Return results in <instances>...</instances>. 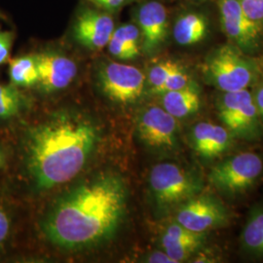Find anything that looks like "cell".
Instances as JSON below:
<instances>
[{"label": "cell", "instance_id": "obj_1", "mask_svg": "<svg viewBox=\"0 0 263 263\" xmlns=\"http://www.w3.org/2000/svg\"><path fill=\"white\" fill-rule=\"evenodd\" d=\"M126 188L114 176H104L79 185L53 207L44 231L54 244L81 249L104 241L122 218Z\"/></svg>", "mask_w": 263, "mask_h": 263}, {"label": "cell", "instance_id": "obj_2", "mask_svg": "<svg viewBox=\"0 0 263 263\" xmlns=\"http://www.w3.org/2000/svg\"><path fill=\"white\" fill-rule=\"evenodd\" d=\"M98 134L79 115L60 114L30 132L28 167L37 187L49 189L73 179L94 149Z\"/></svg>", "mask_w": 263, "mask_h": 263}, {"label": "cell", "instance_id": "obj_3", "mask_svg": "<svg viewBox=\"0 0 263 263\" xmlns=\"http://www.w3.org/2000/svg\"><path fill=\"white\" fill-rule=\"evenodd\" d=\"M203 72L210 84L221 92L247 89L256 78L255 63L233 44L221 45L208 55Z\"/></svg>", "mask_w": 263, "mask_h": 263}, {"label": "cell", "instance_id": "obj_4", "mask_svg": "<svg viewBox=\"0 0 263 263\" xmlns=\"http://www.w3.org/2000/svg\"><path fill=\"white\" fill-rule=\"evenodd\" d=\"M149 184L160 206L184 203L202 190V182L174 163H161L151 170Z\"/></svg>", "mask_w": 263, "mask_h": 263}, {"label": "cell", "instance_id": "obj_5", "mask_svg": "<svg viewBox=\"0 0 263 263\" xmlns=\"http://www.w3.org/2000/svg\"><path fill=\"white\" fill-rule=\"evenodd\" d=\"M262 171L263 160L258 154L242 152L217 164L211 170L208 179L217 190L236 194L251 187Z\"/></svg>", "mask_w": 263, "mask_h": 263}, {"label": "cell", "instance_id": "obj_6", "mask_svg": "<svg viewBox=\"0 0 263 263\" xmlns=\"http://www.w3.org/2000/svg\"><path fill=\"white\" fill-rule=\"evenodd\" d=\"M217 109L220 120L231 134L248 138L258 129L259 114L254 96L248 89L222 92L217 102Z\"/></svg>", "mask_w": 263, "mask_h": 263}, {"label": "cell", "instance_id": "obj_7", "mask_svg": "<svg viewBox=\"0 0 263 263\" xmlns=\"http://www.w3.org/2000/svg\"><path fill=\"white\" fill-rule=\"evenodd\" d=\"M100 85L110 100L130 104L140 99L145 82L141 69L119 63H110L102 67L99 76Z\"/></svg>", "mask_w": 263, "mask_h": 263}, {"label": "cell", "instance_id": "obj_8", "mask_svg": "<svg viewBox=\"0 0 263 263\" xmlns=\"http://www.w3.org/2000/svg\"><path fill=\"white\" fill-rule=\"evenodd\" d=\"M228 213L216 198L209 194H197L183 203L177 216L180 226L196 233H205L224 226Z\"/></svg>", "mask_w": 263, "mask_h": 263}, {"label": "cell", "instance_id": "obj_9", "mask_svg": "<svg viewBox=\"0 0 263 263\" xmlns=\"http://www.w3.org/2000/svg\"><path fill=\"white\" fill-rule=\"evenodd\" d=\"M218 7L223 31L233 45L243 52L258 47L262 27L246 15L239 0H218Z\"/></svg>", "mask_w": 263, "mask_h": 263}, {"label": "cell", "instance_id": "obj_10", "mask_svg": "<svg viewBox=\"0 0 263 263\" xmlns=\"http://www.w3.org/2000/svg\"><path fill=\"white\" fill-rule=\"evenodd\" d=\"M177 118L164 108L151 106L141 113L138 131L141 141L151 147L171 148L176 144Z\"/></svg>", "mask_w": 263, "mask_h": 263}, {"label": "cell", "instance_id": "obj_11", "mask_svg": "<svg viewBox=\"0 0 263 263\" xmlns=\"http://www.w3.org/2000/svg\"><path fill=\"white\" fill-rule=\"evenodd\" d=\"M114 31L113 19L104 12L83 11L76 19L73 34L78 43L90 50L105 47Z\"/></svg>", "mask_w": 263, "mask_h": 263}, {"label": "cell", "instance_id": "obj_12", "mask_svg": "<svg viewBox=\"0 0 263 263\" xmlns=\"http://www.w3.org/2000/svg\"><path fill=\"white\" fill-rule=\"evenodd\" d=\"M38 83L46 92L65 89L77 74L76 64L69 58L56 53H41L35 56Z\"/></svg>", "mask_w": 263, "mask_h": 263}, {"label": "cell", "instance_id": "obj_13", "mask_svg": "<svg viewBox=\"0 0 263 263\" xmlns=\"http://www.w3.org/2000/svg\"><path fill=\"white\" fill-rule=\"evenodd\" d=\"M139 26L142 47L151 52L164 42L168 31L167 12L159 2L151 1L143 4L139 11Z\"/></svg>", "mask_w": 263, "mask_h": 263}, {"label": "cell", "instance_id": "obj_14", "mask_svg": "<svg viewBox=\"0 0 263 263\" xmlns=\"http://www.w3.org/2000/svg\"><path fill=\"white\" fill-rule=\"evenodd\" d=\"M231 133L226 127L210 122L196 124L192 131L193 147L205 159H215L231 145Z\"/></svg>", "mask_w": 263, "mask_h": 263}, {"label": "cell", "instance_id": "obj_15", "mask_svg": "<svg viewBox=\"0 0 263 263\" xmlns=\"http://www.w3.org/2000/svg\"><path fill=\"white\" fill-rule=\"evenodd\" d=\"M200 104V94L193 82L182 89L163 94L164 109L175 118H183L197 112Z\"/></svg>", "mask_w": 263, "mask_h": 263}, {"label": "cell", "instance_id": "obj_16", "mask_svg": "<svg viewBox=\"0 0 263 263\" xmlns=\"http://www.w3.org/2000/svg\"><path fill=\"white\" fill-rule=\"evenodd\" d=\"M208 20L202 14L181 16L174 27V37L180 45H193L202 41L208 32Z\"/></svg>", "mask_w": 263, "mask_h": 263}, {"label": "cell", "instance_id": "obj_17", "mask_svg": "<svg viewBox=\"0 0 263 263\" xmlns=\"http://www.w3.org/2000/svg\"><path fill=\"white\" fill-rule=\"evenodd\" d=\"M241 242L247 253L263 256V208L256 209L248 218Z\"/></svg>", "mask_w": 263, "mask_h": 263}, {"label": "cell", "instance_id": "obj_18", "mask_svg": "<svg viewBox=\"0 0 263 263\" xmlns=\"http://www.w3.org/2000/svg\"><path fill=\"white\" fill-rule=\"evenodd\" d=\"M10 78L13 84L31 86L38 82L37 64L35 56L16 58L10 62Z\"/></svg>", "mask_w": 263, "mask_h": 263}, {"label": "cell", "instance_id": "obj_19", "mask_svg": "<svg viewBox=\"0 0 263 263\" xmlns=\"http://www.w3.org/2000/svg\"><path fill=\"white\" fill-rule=\"evenodd\" d=\"M205 237L189 240H173L166 237L162 238V246L165 253L176 263L183 261L197 251L198 248L204 243Z\"/></svg>", "mask_w": 263, "mask_h": 263}, {"label": "cell", "instance_id": "obj_20", "mask_svg": "<svg viewBox=\"0 0 263 263\" xmlns=\"http://www.w3.org/2000/svg\"><path fill=\"white\" fill-rule=\"evenodd\" d=\"M21 97L12 86L0 85V118H7L19 111Z\"/></svg>", "mask_w": 263, "mask_h": 263}, {"label": "cell", "instance_id": "obj_21", "mask_svg": "<svg viewBox=\"0 0 263 263\" xmlns=\"http://www.w3.org/2000/svg\"><path fill=\"white\" fill-rule=\"evenodd\" d=\"M178 65V63L168 60L151 67L148 72V82L153 94H160L163 85Z\"/></svg>", "mask_w": 263, "mask_h": 263}, {"label": "cell", "instance_id": "obj_22", "mask_svg": "<svg viewBox=\"0 0 263 263\" xmlns=\"http://www.w3.org/2000/svg\"><path fill=\"white\" fill-rule=\"evenodd\" d=\"M112 35L119 39L125 46L129 48L135 56H139L141 40L140 28L131 24L123 25L121 27L114 29Z\"/></svg>", "mask_w": 263, "mask_h": 263}, {"label": "cell", "instance_id": "obj_23", "mask_svg": "<svg viewBox=\"0 0 263 263\" xmlns=\"http://www.w3.org/2000/svg\"><path fill=\"white\" fill-rule=\"evenodd\" d=\"M191 82L192 81L190 80V77L188 76L187 72L179 64L172 71L168 79L166 80L165 84L163 85L160 95H163L169 91H176V90L182 89L190 84Z\"/></svg>", "mask_w": 263, "mask_h": 263}, {"label": "cell", "instance_id": "obj_24", "mask_svg": "<svg viewBox=\"0 0 263 263\" xmlns=\"http://www.w3.org/2000/svg\"><path fill=\"white\" fill-rule=\"evenodd\" d=\"M246 15L261 26L263 23V0H239Z\"/></svg>", "mask_w": 263, "mask_h": 263}, {"label": "cell", "instance_id": "obj_25", "mask_svg": "<svg viewBox=\"0 0 263 263\" xmlns=\"http://www.w3.org/2000/svg\"><path fill=\"white\" fill-rule=\"evenodd\" d=\"M107 46L110 54L120 60H132L136 58L129 48L125 46L119 39L114 37L113 35H111V37L109 39Z\"/></svg>", "mask_w": 263, "mask_h": 263}, {"label": "cell", "instance_id": "obj_26", "mask_svg": "<svg viewBox=\"0 0 263 263\" xmlns=\"http://www.w3.org/2000/svg\"><path fill=\"white\" fill-rule=\"evenodd\" d=\"M12 41L13 34L10 31L0 30V65L8 60Z\"/></svg>", "mask_w": 263, "mask_h": 263}, {"label": "cell", "instance_id": "obj_27", "mask_svg": "<svg viewBox=\"0 0 263 263\" xmlns=\"http://www.w3.org/2000/svg\"><path fill=\"white\" fill-rule=\"evenodd\" d=\"M9 218L6 213L0 209V244L6 239L9 232Z\"/></svg>", "mask_w": 263, "mask_h": 263}, {"label": "cell", "instance_id": "obj_28", "mask_svg": "<svg viewBox=\"0 0 263 263\" xmlns=\"http://www.w3.org/2000/svg\"><path fill=\"white\" fill-rule=\"evenodd\" d=\"M96 5L104 9H116L127 1V0H91Z\"/></svg>", "mask_w": 263, "mask_h": 263}, {"label": "cell", "instance_id": "obj_29", "mask_svg": "<svg viewBox=\"0 0 263 263\" xmlns=\"http://www.w3.org/2000/svg\"><path fill=\"white\" fill-rule=\"evenodd\" d=\"M147 262L152 263H176L174 259H172L168 254L162 252H156L151 254L148 258Z\"/></svg>", "mask_w": 263, "mask_h": 263}, {"label": "cell", "instance_id": "obj_30", "mask_svg": "<svg viewBox=\"0 0 263 263\" xmlns=\"http://www.w3.org/2000/svg\"><path fill=\"white\" fill-rule=\"evenodd\" d=\"M254 100L258 114L263 118V84L257 88Z\"/></svg>", "mask_w": 263, "mask_h": 263}]
</instances>
